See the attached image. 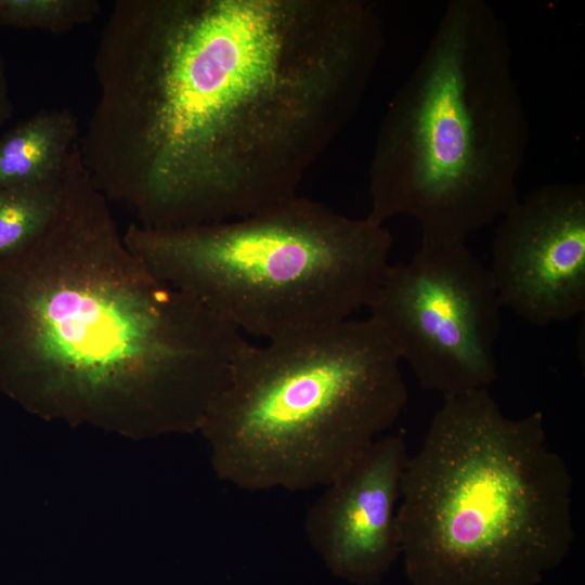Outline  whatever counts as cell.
<instances>
[{
    "label": "cell",
    "instance_id": "obj_9",
    "mask_svg": "<svg viewBox=\"0 0 585 585\" xmlns=\"http://www.w3.org/2000/svg\"><path fill=\"white\" fill-rule=\"evenodd\" d=\"M408 456L403 434L377 438L308 509L307 537L335 576L376 585L401 556L396 512Z\"/></svg>",
    "mask_w": 585,
    "mask_h": 585
},
{
    "label": "cell",
    "instance_id": "obj_6",
    "mask_svg": "<svg viewBox=\"0 0 585 585\" xmlns=\"http://www.w3.org/2000/svg\"><path fill=\"white\" fill-rule=\"evenodd\" d=\"M122 237L155 276L243 335L266 340L367 308L393 244L385 224L299 195L216 223L173 229L132 223Z\"/></svg>",
    "mask_w": 585,
    "mask_h": 585
},
{
    "label": "cell",
    "instance_id": "obj_13",
    "mask_svg": "<svg viewBox=\"0 0 585 585\" xmlns=\"http://www.w3.org/2000/svg\"><path fill=\"white\" fill-rule=\"evenodd\" d=\"M12 112L13 103L10 95L6 68L0 53V129L10 119Z\"/></svg>",
    "mask_w": 585,
    "mask_h": 585
},
{
    "label": "cell",
    "instance_id": "obj_5",
    "mask_svg": "<svg viewBox=\"0 0 585 585\" xmlns=\"http://www.w3.org/2000/svg\"><path fill=\"white\" fill-rule=\"evenodd\" d=\"M401 362L370 317L247 342L199 428L217 476L251 491L326 485L400 417Z\"/></svg>",
    "mask_w": 585,
    "mask_h": 585
},
{
    "label": "cell",
    "instance_id": "obj_12",
    "mask_svg": "<svg viewBox=\"0 0 585 585\" xmlns=\"http://www.w3.org/2000/svg\"><path fill=\"white\" fill-rule=\"evenodd\" d=\"M101 12L98 0H0V25L60 35L92 23Z\"/></svg>",
    "mask_w": 585,
    "mask_h": 585
},
{
    "label": "cell",
    "instance_id": "obj_8",
    "mask_svg": "<svg viewBox=\"0 0 585 585\" xmlns=\"http://www.w3.org/2000/svg\"><path fill=\"white\" fill-rule=\"evenodd\" d=\"M500 219L487 269L502 308L537 327L583 313L584 184L538 186Z\"/></svg>",
    "mask_w": 585,
    "mask_h": 585
},
{
    "label": "cell",
    "instance_id": "obj_7",
    "mask_svg": "<svg viewBox=\"0 0 585 585\" xmlns=\"http://www.w3.org/2000/svg\"><path fill=\"white\" fill-rule=\"evenodd\" d=\"M367 309L422 389L445 396L496 380L503 308L466 243L420 244L407 262L388 266Z\"/></svg>",
    "mask_w": 585,
    "mask_h": 585
},
{
    "label": "cell",
    "instance_id": "obj_4",
    "mask_svg": "<svg viewBox=\"0 0 585 585\" xmlns=\"http://www.w3.org/2000/svg\"><path fill=\"white\" fill-rule=\"evenodd\" d=\"M528 146L506 24L484 0H452L379 126L366 217L410 216L425 245L466 243L519 200Z\"/></svg>",
    "mask_w": 585,
    "mask_h": 585
},
{
    "label": "cell",
    "instance_id": "obj_2",
    "mask_svg": "<svg viewBox=\"0 0 585 585\" xmlns=\"http://www.w3.org/2000/svg\"><path fill=\"white\" fill-rule=\"evenodd\" d=\"M247 342L133 255L76 144L44 231L0 256V390L47 419L192 432Z\"/></svg>",
    "mask_w": 585,
    "mask_h": 585
},
{
    "label": "cell",
    "instance_id": "obj_11",
    "mask_svg": "<svg viewBox=\"0 0 585 585\" xmlns=\"http://www.w3.org/2000/svg\"><path fill=\"white\" fill-rule=\"evenodd\" d=\"M62 181L63 174L42 183L0 187V256L24 249L44 231L58 206Z\"/></svg>",
    "mask_w": 585,
    "mask_h": 585
},
{
    "label": "cell",
    "instance_id": "obj_1",
    "mask_svg": "<svg viewBox=\"0 0 585 585\" xmlns=\"http://www.w3.org/2000/svg\"><path fill=\"white\" fill-rule=\"evenodd\" d=\"M385 44L365 0H117L81 161L144 227L255 214L297 196Z\"/></svg>",
    "mask_w": 585,
    "mask_h": 585
},
{
    "label": "cell",
    "instance_id": "obj_10",
    "mask_svg": "<svg viewBox=\"0 0 585 585\" xmlns=\"http://www.w3.org/2000/svg\"><path fill=\"white\" fill-rule=\"evenodd\" d=\"M78 136L69 108L42 109L16 123L0 136V187L61 178Z\"/></svg>",
    "mask_w": 585,
    "mask_h": 585
},
{
    "label": "cell",
    "instance_id": "obj_3",
    "mask_svg": "<svg viewBox=\"0 0 585 585\" xmlns=\"http://www.w3.org/2000/svg\"><path fill=\"white\" fill-rule=\"evenodd\" d=\"M572 487L541 411L507 417L489 388L443 396L401 482L408 581L538 585L572 548Z\"/></svg>",
    "mask_w": 585,
    "mask_h": 585
}]
</instances>
